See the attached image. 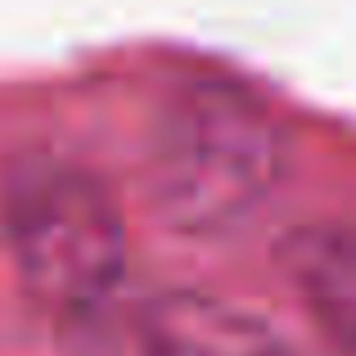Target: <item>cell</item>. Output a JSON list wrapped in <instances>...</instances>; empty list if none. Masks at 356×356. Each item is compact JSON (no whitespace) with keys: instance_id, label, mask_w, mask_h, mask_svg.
Returning a JSON list of instances; mask_svg holds the SVG:
<instances>
[{"instance_id":"3","label":"cell","mask_w":356,"mask_h":356,"mask_svg":"<svg viewBox=\"0 0 356 356\" xmlns=\"http://www.w3.org/2000/svg\"><path fill=\"white\" fill-rule=\"evenodd\" d=\"M140 356H289L261 316L199 289H167L140 307Z\"/></svg>"},{"instance_id":"4","label":"cell","mask_w":356,"mask_h":356,"mask_svg":"<svg viewBox=\"0 0 356 356\" xmlns=\"http://www.w3.org/2000/svg\"><path fill=\"white\" fill-rule=\"evenodd\" d=\"M275 261L289 289L307 307L325 339L356 356V226L307 221L275 243Z\"/></svg>"},{"instance_id":"1","label":"cell","mask_w":356,"mask_h":356,"mask_svg":"<svg viewBox=\"0 0 356 356\" xmlns=\"http://www.w3.org/2000/svg\"><path fill=\"white\" fill-rule=\"evenodd\" d=\"M289 158V127L257 90L230 77H194L154 122V208L185 235H221L284 185Z\"/></svg>"},{"instance_id":"2","label":"cell","mask_w":356,"mask_h":356,"mask_svg":"<svg viewBox=\"0 0 356 356\" xmlns=\"http://www.w3.org/2000/svg\"><path fill=\"white\" fill-rule=\"evenodd\" d=\"M0 230L27 298L63 321L99 312L127 275V217L113 190L72 158H18L0 181Z\"/></svg>"}]
</instances>
